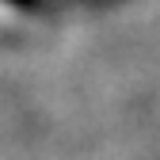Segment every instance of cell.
<instances>
[{
	"mask_svg": "<svg viewBox=\"0 0 160 160\" xmlns=\"http://www.w3.org/2000/svg\"><path fill=\"white\" fill-rule=\"evenodd\" d=\"M4 4H12V8H19V12H38L46 0H4Z\"/></svg>",
	"mask_w": 160,
	"mask_h": 160,
	"instance_id": "1",
	"label": "cell"
}]
</instances>
